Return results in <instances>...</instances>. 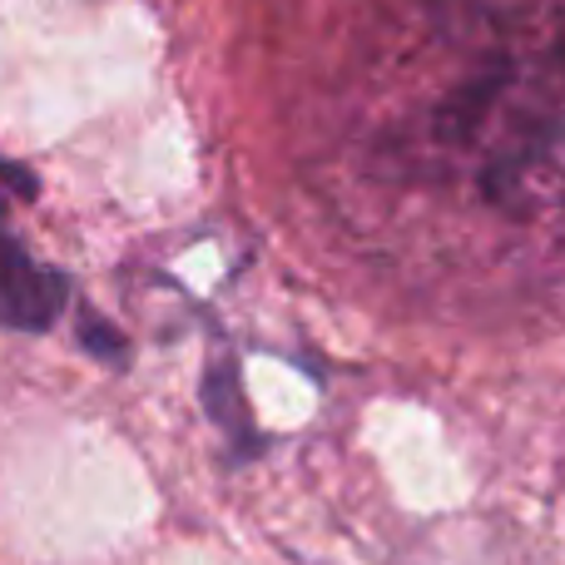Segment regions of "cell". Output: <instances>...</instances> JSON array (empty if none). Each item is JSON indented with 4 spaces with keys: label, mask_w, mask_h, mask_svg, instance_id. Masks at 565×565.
Listing matches in <instances>:
<instances>
[{
    "label": "cell",
    "mask_w": 565,
    "mask_h": 565,
    "mask_svg": "<svg viewBox=\"0 0 565 565\" xmlns=\"http://www.w3.org/2000/svg\"><path fill=\"white\" fill-rule=\"evenodd\" d=\"M65 302H70L65 274L40 264V258L10 234L6 214H0V322L15 332H45L60 322Z\"/></svg>",
    "instance_id": "1"
},
{
    "label": "cell",
    "mask_w": 565,
    "mask_h": 565,
    "mask_svg": "<svg viewBox=\"0 0 565 565\" xmlns=\"http://www.w3.org/2000/svg\"><path fill=\"white\" fill-rule=\"evenodd\" d=\"M204 407L209 417L218 422V431L228 437V447L238 457H254L264 447V431L254 427V412H248V397H244V377H238V362L218 352L204 372Z\"/></svg>",
    "instance_id": "2"
},
{
    "label": "cell",
    "mask_w": 565,
    "mask_h": 565,
    "mask_svg": "<svg viewBox=\"0 0 565 565\" xmlns=\"http://www.w3.org/2000/svg\"><path fill=\"white\" fill-rule=\"evenodd\" d=\"M75 338H79V348H85L95 362H105V367H125V362H129L125 332H119L115 322L99 318L95 308H79L75 312Z\"/></svg>",
    "instance_id": "3"
},
{
    "label": "cell",
    "mask_w": 565,
    "mask_h": 565,
    "mask_svg": "<svg viewBox=\"0 0 565 565\" xmlns=\"http://www.w3.org/2000/svg\"><path fill=\"white\" fill-rule=\"evenodd\" d=\"M0 189H10V194H15V199H35L40 179L30 174L25 164H15V159H6V154H0Z\"/></svg>",
    "instance_id": "4"
}]
</instances>
